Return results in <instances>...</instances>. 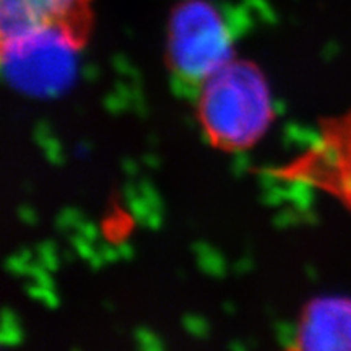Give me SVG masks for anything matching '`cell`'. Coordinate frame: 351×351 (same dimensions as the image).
<instances>
[{
  "instance_id": "5b68a950",
  "label": "cell",
  "mask_w": 351,
  "mask_h": 351,
  "mask_svg": "<svg viewBox=\"0 0 351 351\" xmlns=\"http://www.w3.org/2000/svg\"><path fill=\"white\" fill-rule=\"evenodd\" d=\"M301 350H351V298L324 296L306 306L298 328Z\"/></svg>"
},
{
  "instance_id": "7a4b0ae2",
  "label": "cell",
  "mask_w": 351,
  "mask_h": 351,
  "mask_svg": "<svg viewBox=\"0 0 351 351\" xmlns=\"http://www.w3.org/2000/svg\"><path fill=\"white\" fill-rule=\"evenodd\" d=\"M230 60V33L212 3L186 0L174 7L168 25V64L176 75L202 85Z\"/></svg>"
},
{
  "instance_id": "277c9868",
  "label": "cell",
  "mask_w": 351,
  "mask_h": 351,
  "mask_svg": "<svg viewBox=\"0 0 351 351\" xmlns=\"http://www.w3.org/2000/svg\"><path fill=\"white\" fill-rule=\"evenodd\" d=\"M93 0H0L2 39L41 29H62L83 46L90 33Z\"/></svg>"
},
{
  "instance_id": "6da1fadb",
  "label": "cell",
  "mask_w": 351,
  "mask_h": 351,
  "mask_svg": "<svg viewBox=\"0 0 351 351\" xmlns=\"http://www.w3.org/2000/svg\"><path fill=\"white\" fill-rule=\"evenodd\" d=\"M200 86V121L215 147L243 150L269 129L274 109L269 86L257 65L230 60Z\"/></svg>"
},
{
  "instance_id": "3957f363",
  "label": "cell",
  "mask_w": 351,
  "mask_h": 351,
  "mask_svg": "<svg viewBox=\"0 0 351 351\" xmlns=\"http://www.w3.org/2000/svg\"><path fill=\"white\" fill-rule=\"evenodd\" d=\"M80 47L62 29H41L2 39L3 75L23 93L56 96L73 82Z\"/></svg>"
}]
</instances>
